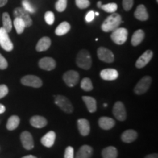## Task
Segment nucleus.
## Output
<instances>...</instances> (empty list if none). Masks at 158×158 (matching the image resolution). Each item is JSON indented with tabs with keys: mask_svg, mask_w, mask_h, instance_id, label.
<instances>
[{
	"mask_svg": "<svg viewBox=\"0 0 158 158\" xmlns=\"http://www.w3.org/2000/svg\"><path fill=\"white\" fill-rule=\"evenodd\" d=\"M122 22L121 15L116 13H113L103 21L101 25V29L105 32L113 31L119 27Z\"/></svg>",
	"mask_w": 158,
	"mask_h": 158,
	"instance_id": "f257e3e1",
	"label": "nucleus"
},
{
	"mask_svg": "<svg viewBox=\"0 0 158 158\" xmlns=\"http://www.w3.org/2000/svg\"><path fill=\"white\" fill-rule=\"evenodd\" d=\"M76 64L80 68L89 70L92 67V61L89 52L86 49H82L77 54Z\"/></svg>",
	"mask_w": 158,
	"mask_h": 158,
	"instance_id": "f03ea898",
	"label": "nucleus"
},
{
	"mask_svg": "<svg viewBox=\"0 0 158 158\" xmlns=\"http://www.w3.org/2000/svg\"><path fill=\"white\" fill-rule=\"evenodd\" d=\"M54 102L56 106H58L60 109L67 114H71L73 111L74 108L72 103L68 98L63 95H56L54 97Z\"/></svg>",
	"mask_w": 158,
	"mask_h": 158,
	"instance_id": "7ed1b4c3",
	"label": "nucleus"
},
{
	"mask_svg": "<svg viewBox=\"0 0 158 158\" xmlns=\"http://www.w3.org/2000/svg\"><path fill=\"white\" fill-rule=\"evenodd\" d=\"M128 31L127 29L125 28H116L114 29L110 35V38L114 43L117 45H122L127 41V40Z\"/></svg>",
	"mask_w": 158,
	"mask_h": 158,
	"instance_id": "20e7f679",
	"label": "nucleus"
},
{
	"mask_svg": "<svg viewBox=\"0 0 158 158\" xmlns=\"http://www.w3.org/2000/svg\"><path fill=\"white\" fill-rule=\"evenodd\" d=\"M152 84V78L150 76H144L137 83L134 88V92L138 95H141L147 92Z\"/></svg>",
	"mask_w": 158,
	"mask_h": 158,
	"instance_id": "39448f33",
	"label": "nucleus"
},
{
	"mask_svg": "<svg viewBox=\"0 0 158 158\" xmlns=\"http://www.w3.org/2000/svg\"><path fill=\"white\" fill-rule=\"evenodd\" d=\"M0 45L6 51H11L13 49V44L10 38L8 32L3 27L0 28Z\"/></svg>",
	"mask_w": 158,
	"mask_h": 158,
	"instance_id": "423d86ee",
	"label": "nucleus"
},
{
	"mask_svg": "<svg viewBox=\"0 0 158 158\" xmlns=\"http://www.w3.org/2000/svg\"><path fill=\"white\" fill-rule=\"evenodd\" d=\"M63 80L69 87H73L78 83L79 74L76 70H68L63 75Z\"/></svg>",
	"mask_w": 158,
	"mask_h": 158,
	"instance_id": "0eeeda50",
	"label": "nucleus"
},
{
	"mask_svg": "<svg viewBox=\"0 0 158 158\" xmlns=\"http://www.w3.org/2000/svg\"><path fill=\"white\" fill-rule=\"evenodd\" d=\"M21 84L24 86H31L34 88H40L42 86L43 81L39 77L33 75H28V76H23L21 80Z\"/></svg>",
	"mask_w": 158,
	"mask_h": 158,
	"instance_id": "6e6552de",
	"label": "nucleus"
},
{
	"mask_svg": "<svg viewBox=\"0 0 158 158\" xmlns=\"http://www.w3.org/2000/svg\"><path fill=\"white\" fill-rule=\"evenodd\" d=\"M13 15L15 18H20L23 21L26 27H29L32 25V20L30 15L27 10H25L23 7H16L13 11Z\"/></svg>",
	"mask_w": 158,
	"mask_h": 158,
	"instance_id": "1a4fd4ad",
	"label": "nucleus"
},
{
	"mask_svg": "<svg viewBox=\"0 0 158 158\" xmlns=\"http://www.w3.org/2000/svg\"><path fill=\"white\" fill-rule=\"evenodd\" d=\"M113 114L116 119L123 122L127 118V113L124 104L121 101L115 102L113 107Z\"/></svg>",
	"mask_w": 158,
	"mask_h": 158,
	"instance_id": "9d476101",
	"label": "nucleus"
},
{
	"mask_svg": "<svg viewBox=\"0 0 158 158\" xmlns=\"http://www.w3.org/2000/svg\"><path fill=\"white\" fill-rule=\"evenodd\" d=\"M98 56L100 60L106 63H112L114 61L113 52L105 47H100L98 49Z\"/></svg>",
	"mask_w": 158,
	"mask_h": 158,
	"instance_id": "9b49d317",
	"label": "nucleus"
},
{
	"mask_svg": "<svg viewBox=\"0 0 158 158\" xmlns=\"http://www.w3.org/2000/svg\"><path fill=\"white\" fill-rule=\"evenodd\" d=\"M153 56V52L151 50H147L141 55L135 62V67L138 69L143 68L151 61Z\"/></svg>",
	"mask_w": 158,
	"mask_h": 158,
	"instance_id": "f8f14e48",
	"label": "nucleus"
},
{
	"mask_svg": "<svg viewBox=\"0 0 158 158\" xmlns=\"http://www.w3.org/2000/svg\"><path fill=\"white\" fill-rule=\"evenodd\" d=\"M21 141L24 149L31 150L34 148V140L32 135L28 131H24L21 134Z\"/></svg>",
	"mask_w": 158,
	"mask_h": 158,
	"instance_id": "ddd939ff",
	"label": "nucleus"
},
{
	"mask_svg": "<svg viewBox=\"0 0 158 158\" xmlns=\"http://www.w3.org/2000/svg\"><path fill=\"white\" fill-rule=\"evenodd\" d=\"M39 67L44 70L51 71L55 69L56 66V61L51 57H43L38 62Z\"/></svg>",
	"mask_w": 158,
	"mask_h": 158,
	"instance_id": "4468645a",
	"label": "nucleus"
},
{
	"mask_svg": "<svg viewBox=\"0 0 158 158\" xmlns=\"http://www.w3.org/2000/svg\"><path fill=\"white\" fill-rule=\"evenodd\" d=\"M100 77L105 81H114L118 77V73L115 69H104L100 72Z\"/></svg>",
	"mask_w": 158,
	"mask_h": 158,
	"instance_id": "2eb2a0df",
	"label": "nucleus"
},
{
	"mask_svg": "<svg viewBox=\"0 0 158 158\" xmlns=\"http://www.w3.org/2000/svg\"><path fill=\"white\" fill-rule=\"evenodd\" d=\"M79 133L83 136L88 135L90 133L89 122L86 118H79L77 121Z\"/></svg>",
	"mask_w": 158,
	"mask_h": 158,
	"instance_id": "dca6fc26",
	"label": "nucleus"
},
{
	"mask_svg": "<svg viewBox=\"0 0 158 158\" xmlns=\"http://www.w3.org/2000/svg\"><path fill=\"white\" fill-rule=\"evenodd\" d=\"M56 140V133L54 131H49L41 138V143L47 148H51L54 144Z\"/></svg>",
	"mask_w": 158,
	"mask_h": 158,
	"instance_id": "f3484780",
	"label": "nucleus"
},
{
	"mask_svg": "<svg viewBox=\"0 0 158 158\" xmlns=\"http://www.w3.org/2000/svg\"><path fill=\"white\" fill-rule=\"evenodd\" d=\"M134 16L136 19L141 21H145L149 19L147 10L143 5H139L134 12Z\"/></svg>",
	"mask_w": 158,
	"mask_h": 158,
	"instance_id": "a211bd4d",
	"label": "nucleus"
},
{
	"mask_svg": "<svg viewBox=\"0 0 158 158\" xmlns=\"http://www.w3.org/2000/svg\"><path fill=\"white\" fill-rule=\"evenodd\" d=\"M116 122L114 118L107 117V116H102V117L99 118L98 120L99 126H100V128L105 130H108L113 128Z\"/></svg>",
	"mask_w": 158,
	"mask_h": 158,
	"instance_id": "6ab92c4d",
	"label": "nucleus"
},
{
	"mask_svg": "<svg viewBox=\"0 0 158 158\" xmlns=\"http://www.w3.org/2000/svg\"><path fill=\"white\" fill-rule=\"evenodd\" d=\"M138 137V133L134 130H127L122 134L121 139L124 143H130L135 141Z\"/></svg>",
	"mask_w": 158,
	"mask_h": 158,
	"instance_id": "aec40b11",
	"label": "nucleus"
},
{
	"mask_svg": "<svg viewBox=\"0 0 158 158\" xmlns=\"http://www.w3.org/2000/svg\"><path fill=\"white\" fill-rule=\"evenodd\" d=\"M93 152L92 147L89 145L82 146L77 152L76 157L74 158H91Z\"/></svg>",
	"mask_w": 158,
	"mask_h": 158,
	"instance_id": "412c9836",
	"label": "nucleus"
},
{
	"mask_svg": "<svg viewBox=\"0 0 158 158\" xmlns=\"http://www.w3.org/2000/svg\"><path fill=\"white\" fill-rule=\"evenodd\" d=\"M51 45V40L48 37H43L40 39L36 45V51L38 52L47 51L50 48Z\"/></svg>",
	"mask_w": 158,
	"mask_h": 158,
	"instance_id": "4be33fe9",
	"label": "nucleus"
},
{
	"mask_svg": "<svg viewBox=\"0 0 158 158\" xmlns=\"http://www.w3.org/2000/svg\"><path fill=\"white\" fill-rule=\"evenodd\" d=\"M46 118L41 116H34L30 118V124L36 128H43L47 125Z\"/></svg>",
	"mask_w": 158,
	"mask_h": 158,
	"instance_id": "5701e85b",
	"label": "nucleus"
},
{
	"mask_svg": "<svg viewBox=\"0 0 158 158\" xmlns=\"http://www.w3.org/2000/svg\"><path fill=\"white\" fill-rule=\"evenodd\" d=\"M82 99L87 107L89 112L94 113L97 110V101L95 99L89 96H83Z\"/></svg>",
	"mask_w": 158,
	"mask_h": 158,
	"instance_id": "b1692460",
	"label": "nucleus"
},
{
	"mask_svg": "<svg viewBox=\"0 0 158 158\" xmlns=\"http://www.w3.org/2000/svg\"><path fill=\"white\" fill-rule=\"evenodd\" d=\"M144 37H145V33L142 29H138L133 33V36L131 38V44L133 46H137L141 44L142 41L143 40Z\"/></svg>",
	"mask_w": 158,
	"mask_h": 158,
	"instance_id": "393cba45",
	"label": "nucleus"
},
{
	"mask_svg": "<svg viewBox=\"0 0 158 158\" xmlns=\"http://www.w3.org/2000/svg\"><path fill=\"white\" fill-rule=\"evenodd\" d=\"M117 156L118 151L114 147H106L102 151V158H117Z\"/></svg>",
	"mask_w": 158,
	"mask_h": 158,
	"instance_id": "a878e982",
	"label": "nucleus"
},
{
	"mask_svg": "<svg viewBox=\"0 0 158 158\" xmlns=\"http://www.w3.org/2000/svg\"><path fill=\"white\" fill-rule=\"evenodd\" d=\"M70 30V23L67 22V21H64V22H62L56 27V30H55V34H56L57 36H62V35H66Z\"/></svg>",
	"mask_w": 158,
	"mask_h": 158,
	"instance_id": "bb28decb",
	"label": "nucleus"
},
{
	"mask_svg": "<svg viewBox=\"0 0 158 158\" xmlns=\"http://www.w3.org/2000/svg\"><path fill=\"white\" fill-rule=\"evenodd\" d=\"M20 124V118L18 116H12L8 118L7 120V124H6V127L7 129L12 131V130H14L19 127Z\"/></svg>",
	"mask_w": 158,
	"mask_h": 158,
	"instance_id": "cd10ccee",
	"label": "nucleus"
},
{
	"mask_svg": "<svg viewBox=\"0 0 158 158\" xmlns=\"http://www.w3.org/2000/svg\"><path fill=\"white\" fill-rule=\"evenodd\" d=\"M2 23L3 28L5 29L7 32H10L12 30V21L10 15L7 13H4L2 14Z\"/></svg>",
	"mask_w": 158,
	"mask_h": 158,
	"instance_id": "c85d7f7f",
	"label": "nucleus"
},
{
	"mask_svg": "<svg viewBox=\"0 0 158 158\" xmlns=\"http://www.w3.org/2000/svg\"><path fill=\"white\" fill-rule=\"evenodd\" d=\"M13 24H14L17 34H22L23 31H24V29L26 28L25 23L23 22V20L20 19V18H15L14 21H13Z\"/></svg>",
	"mask_w": 158,
	"mask_h": 158,
	"instance_id": "c756f323",
	"label": "nucleus"
},
{
	"mask_svg": "<svg viewBox=\"0 0 158 158\" xmlns=\"http://www.w3.org/2000/svg\"><path fill=\"white\" fill-rule=\"evenodd\" d=\"M81 87L85 92H90L93 89L92 81L89 78H83L81 81Z\"/></svg>",
	"mask_w": 158,
	"mask_h": 158,
	"instance_id": "7c9ffc66",
	"label": "nucleus"
},
{
	"mask_svg": "<svg viewBox=\"0 0 158 158\" xmlns=\"http://www.w3.org/2000/svg\"><path fill=\"white\" fill-rule=\"evenodd\" d=\"M118 6L116 3H108L106 4V5H102L101 9L103 10L106 13H113L117 10Z\"/></svg>",
	"mask_w": 158,
	"mask_h": 158,
	"instance_id": "2f4dec72",
	"label": "nucleus"
},
{
	"mask_svg": "<svg viewBox=\"0 0 158 158\" xmlns=\"http://www.w3.org/2000/svg\"><path fill=\"white\" fill-rule=\"evenodd\" d=\"M68 5V0H58L55 5V8L59 13L64 12Z\"/></svg>",
	"mask_w": 158,
	"mask_h": 158,
	"instance_id": "473e14b6",
	"label": "nucleus"
},
{
	"mask_svg": "<svg viewBox=\"0 0 158 158\" xmlns=\"http://www.w3.org/2000/svg\"><path fill=\"white\" fill-rule=\"evenodd\" d=\"M23 8L28 12L29 13H35V8L33 7L32 5L29 2V0H23L22 1Z\"/></svg>",
	"mask_w": 158,
	"mask_h": 158,
	"instance_id": "72a5a7b5",
	"label": "nucleus"
},
{
	"mask_svg": "<svg viewBox=\"0 0 158 158\" xmlns=\"http://www.w3.org/2000/svg\"><path fill=\"white\" fill-rule=\"evenodd\" d=\"M45 22L48 23V25H52L54 22L55 16L54 13L52 11H47L45 13L44 15Z\"/></svg>",
	"mask_w": 158,
	"mask_h": 158,
	"instance_id": "f704fd0d",
	"label": "nucleus"
},
{
	"mask_svg": "<svg viewBox=\"0 0 158 158\" xmlns=\"http://www.w3.org/2000/svg\"><path fill=\"white\" fill-rule=\"evenodd\" d=\"M76 5L78 8L86 9L90 5V2L89 0H76Z\"/></svg>",
	"mask_w": 158,
	"mask_h": 158,
	"instance_id": "c9c22d12",
	"label": "nucleus"
},
{
	"mask_svg": "<svg viewBox=\"0 0 158 158\" xmlns=\"http://www.w3.org/2000/svg\"><path fill=\"white\" fill-rule=\"evenodd\" d=\"M134 4V0H122V7L125 11H130Z\"/></svg>",
	"mask_w": 158,
	"mask_h": 158,
	"instance_id": "e433bc0d",
	"label": "nucleus"
},
{
	"mask_svg": "<svg viewBox=\"0 0 158 158\" xmlns=\"http://www.w3.org/2000/svg\"><path fill=\"white\" fill-rule=\"evenodd\" d=\"M74 149L72 147H68L65 149L64 158H74Z\"/></svg>",
	"mask_w": 158,
	"mask_h": 158,
	"instance_id": "4c0bfd02",
	"label": "nucleus"
},
{
	"mask_svg": "<svg viewBox=\"0 0 158 158\" xmlns=\"http://www.w3.org/2000/svg\"><path fill=\"white\" fill-rule=\"evenodd\" d=\"M8 87L5 84L0 85V99L5 98L8 94Z\"/></svg>",
	"mask_w": 158,
	"mask_h": 158,
	"instance_id": "58836bf2",
	"label": "nucleus"
},
{
	"mask_svg": "<svg viewBox=\"0 0 158 158\" xmlns=\"http://www.w3.org/2000/svg\"><path fill=\"white\" fill-rule=\"evenodd\" d=\"M8 67V63L6 59L0 54V70H5Z\"/></svg>",
	"mask_w": 158,
	"mask_h": 158,
	"instance_id": "ea45409f",
	"label": "nucleus"
},
{
	"mask_svg": "<svg viewBox=\"0 0 158 158\" xmlns=\"http://www.w3.org/2000/svg\"><path fill=\"white\" fill-rule=\"evenodd\" d=\"M94 12L93 10H90L87 13V14L86 15V17H85V20L87 23H90L93 21L94 19Z\"/></svg>",
	"mask_w": 158,
	"mask_h": 158,
	"instance_id": "a19ab883",
	"label": "nucleus"
},
{
	"mask_svg": "<svg viewBox=\"0 0 158 158\" xmlns=\"http://www.w3.org/2000/svg\"><path fill=\"white\" fill-rule=\"evenodd\" d=\"M145 158H158V155L157 153L150 154V155H148L146 156Z\"/></svg>",
	"mask_w": 158,
	"mask_h": 158,
	"instance_id": "79ce46f5",
	"label": "nucleus"
},
{
	"mask_svg": "<svg viewBox=\"0 0 158 158\" xmlns=\"http://www.w3.org/2000/svg\"><path fill=\"white\" fill-rule=\"evenodd\" d=\"M8 0H0V7H4L7 3Z\"/></svg>",
	"mask_w": 158,
	"mask_h": 158,
	"instance_id": "37998d69",
	"label": "nucleus"
},
{
	"mask_svg": "<svg viewBox=\"0 0 158 158\" xmlns=\"http://www.w3.org/2000/svg\"><path fill=\"white\" fill-rule=\"evenodd\" d=\"M6 108L5 107V106H3L2 104H0V114H3L4 112L5 111Z\"/></svg>",
	"mask_w": 158,
	"mask_h": 158,
	"instance_id": "c03bdc74",
	"label": "nucleus"
},
{
	"mask_svg": "<svg viewBox=\"0 0 158 158\" xmlns=\"http://www.w3.org/2000/svg\"><path fill=\"white\" fill-rule=\"evenodd\" d=\"M22 158H37V157L34 155H27V156H24V157H23Z\"/></svg>",
	"mask_w": 158,
	"mask_h": 158,
	"instance_id": "a18cd8bd",
	"label": "nucleus"
},
{
	"mask_svg": "<svg viewBox=\"0 0 158 158\" xmlns=\"http://www.w3.org/2000/svg\"><path fill=\"white\" fill-rule=\"evenodd\" d=\"M101 6H102V2L99 1L98 2V7H99V8H101Z\"/></svg>",
	"mask_w": 158,
	"mask_h": 158,
	"instance_id": "49530a36",
	"label": "nucleus"
},
{
	"mask_svg": "<svg viewBox=\"0 0 158 158\" xmlns=\"http://www.w3.org/2000/svg\"><path fill=\"white\" fill-rule=\"evenodd\" d=\"M94 15H99V13H94Z\"/></svg>",
	"mask_w": 158,
	"mask_h": 158,
	"instance_id": "de8ad7c7",
	"label": "nucleus"
},
{
	"mask_svg": "<svg viewBox=\"0 0 158 158\" xmlns=\"http://www.w3.org/2000/svg\"><path fill=\"white\" fill-rule=\"evenodd\" d=\"M156 2H157V3L158 2V0H156Z\"/></svg>",
	"mask_w": 158,
	"mask_h": 158,
	"instance_id": "09e8293b",
	"label": "nucleus"
}]
</instances>
